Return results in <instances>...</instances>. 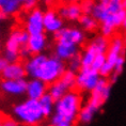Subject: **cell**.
<instances>
[{
    "instance_id": "38",
    "label": "cell",
    "mask_w": 126,
    "mask_h": 126,
    "mask_svg": "<svg viewBox=\"0 0 126 126\" xmlns=\"http://www.w3.org/2000/svg\"><path fill=\"white\" fill-rule=\"evenodd\" d=\"M99 2H102V3H107V2H109L110 0H98Z\"/></svg>"
},
{
    "instance_id": "36",
    "label": "cell",
    "mask_w": 126,
    "mask_h": 126,
    "mask_svg": "<svg viewBox=\"0 0 126 126\" xmlns=\"http://www.w3.org/2000/svg\"><path fill=\"white\" fill-rule=\"evenodd\" d=\"M4 116L5 115H3V114H2V112L0 111V125H2V120H3Z\"/></svg>"
},
{
    "instance_id": "24",
    "label": "cell",
    "mask_w": 126,
    "mask_h": 126,
    "mask_svg": "<svg viewBox=\"0 0 126 126\" xmlns=\"http://www.w3.org/2000/svg\"><path fill=\"white\" fill-rule=\"evenodd\" d=\"M125 49V40L122 36H114L109 43V48L108 50L119 52V53H124Z\"/></svg>"
},
{
    "instance_id": "20",
    "label": "cell",
    "mask_w": 126,
    "mask_h": 126,
    "mask_svg": "<svg viewBox=\"0 0 126 126\" xmlns=\"http://www.w3.org/2000/svg\"><path fill=\"white\" fill-rule=\"evenodd\" d=\"M78 21L81 29L87 32H93L98 28V20L93 17L92 14H82Z\"/></svg>"
},
{
    "instance_id": "9",
    "label": "cell",
    "mask_w": 126,
    "mask_h": 126,
    "mask_svg": "<svg viewBox=\"0 0 126 126\" xmlns=\"http://www.w3.org/2000/svg\"><path fill=\"white\" fill-rule=\"evenodd\" d=\"M26 30L29 34L42 33L44 29V13L40 9H33L26 19Z\"/></svg>"
},
{
    "instance_id": "12",
    "label": "cell",
    "mask_w": 126,
    "mask_h": 126,
    "mask_svg": "<svg viewBox=\"0 0 126 126\" xmlns=\"http://www.w3.org/2000/svg\"><path fill=\"white\" fill-rule=\"evenodd\" d=\"M58 12L63 19L68 21H78L83 14L80 4H78L77 2H67L60 7Z\"/></svg>"
},
{
    "instance_id": "29",
    "label": "cell",
    "mask_w": 126,
    "mask_h": 126,
    "mask_svg": "<svg viewBox=\"0 0 126 126\" xmlns=\"http://www.w3.org/2000/svg\"><path fill=\"white\" fill-rule=\"evenodd\" d=\"M37 1H39V0H26V1L23 3V7H24L25 10L31 11V10H33V9H35Z\"/></svg>"
},
{
    "instance_id": "6",
    "label": "cell",
    "mask_w": 126,
    "mask_h": 126,
    "mask_svg": "<svg viewBox=\"0 0 126 126\" xmlns=\"http://www.w3.org/2000/svg\"><path fill=\"white\" fill-rule=\"evenodd\" d=\"M98 71L93 67H83L78 72L76 77V88L82 92H91L100 79Z\"/></svg>"
},
{
    "instance_id": "4",
    "label": "cell",
    "mask_w": 126,
    "mask_h": 126,
    "mask_svg": "<svg viewBox=\"0 0 126 126\" xmlns=\"http://www.w3.org/2000/svg\"><path fill=\"white\" fill-rule=\"evenodd\" d=\"M13 113L17 121L25 125H39L45 119L39 99L29 97L27 100L15 106Z\"/></svg>"
},
{
    "instance_id": "37",
    "label": "cell",
    "mask_w": 126,
    "mask_h": 126,
    "mask_svg": "<svg viewBox=\"0 0 126 126\" xmlns=\"http://www.w3.org/2000/svg\"><path fill=\"white\" fill-rule=\"evenodd\" d=\"M63 1H65V2H77V1H79V0H63Z\"/></svg>"
},
{
    "instance_id": "15",
    "label": "cell",
    "mask_w": 126,
    "mask_h": 126,
    "mask_svg": "<svg viewBox=\"0 0 126 126\" xmlns=\"http://www.w3.org/2000/svg\"><path fill=\"white\" fill-rule=\"evenodd\" d=\"M78 53V45L66 42H57L55 47V56L63 61H68Z\"/></svg>"
},
{
    "instance_id": "41",
    "label": "cell",
    "mask_w": 126,
    "mask_h": 126,
    "mask_svg": "<svg viewBox=\"0 0 126 126\" xmlns=\"http://www.w3.org/2000/svg\"><path fill=\"white\" fill-rule=\"evenodd\" d=\"M0 50H1V42H0Z\"/></svg>"
},
{
    "instance_id": "16",
    "label": "cell",
    "mask_w": 126,
    "mask_h": 126,
    "mask_svg": "<svg viewBox=\"0 0 126 126\" xmlns=\"http://www.w3.org/2000/svg\"><path fill=\"white\" fill-rule=\"evenodd\" d=\"M47 46V37L42 33H36V34H30L29 40L27 43V47L29 48L31 55H36V53H42L45 50Z\"/></svg>"
},
{
    "instance_id": "22",
    "label": "cell",
    "mask_w": 126,
    "mask_h": 126,
    "mask_svg": "<svg viewBox=\"0 0 126 126\" xmlns=\"http://www.w3.org/2000/svg\"><path fill=\"white\" fill-rule=\"evenodd\" d=\"M109 43L110 42L108 41V37L104 35H99V36H96L93 41H91L89 45L95 50L96 53H106L109 48Z\"/></svg>"
},
{
    "instance_id": "18",
    "label": "cell",
    "mask_w": 126,
    "mask_h": 126,
    "mask_svg": "<svg viewBox=\"0 0 126 126\" xmlns=\"http://www.w3.org/2000/svg\"><path fill=\"white\" fill-rule=\"evenodd\" d=\"M41 108L43 110L44 116L45 118H49L52 115V113L55 112V103L56 100L52 98V96L50 95L48 92H46L44 95L39 99Z\"/></svg>"
},
{
    "instance_id": "34",
    "label": "cell",
    "mask_w": 126,
    "mask_h": 126,
    "mask_svg": "<svg viewBox=\"0 0 126 126\" xmlns=\"http://www.w3.org/2000/svg\"><path fill=\"white\" fill-rule=\"evenodd\" d=\"M121 27H122V29L124 30V32H126V16L124 17V19H123V23L121 25Z\"/></svg>"
},
{
    "instance_id": "32",
    "label": "cell",
    "mask_w": 126,
    "mask_h": 126,
    "mask_svg": "<svg viewBox=\"0 0 126 126\" xmlns=\"http://www.w3.org/2000/svg\"><path fill=\"white\" fill-rule=\"evenodd\" d=\"M8 63L9 62L3 58V57H2V58H0V76H1V72H2V70H3V67L8 64Z\"/></svg>"
},
{
    "instance_id": "40",
    "label": "cell",
    "mask_w": 126,
    "mask_h": 126,
    "mask_svg": "<svg viewBox=\"0 0 126 126\" xmlns=\"http://www.w3.org/2000/svg\"><path fill=\"white\" fill-rule=\"evenodd\" d=\"M25 1H26V0H19V2H20V3H21V4H23V3H24V2H25Z\"/></svg>"
},
{
    "instance_id": "35",
    "label": "cell",
    "mask_w": 126,
    "mask_h": 126,
    "mask_svg": "<svg viewBox=\"0 0 126 126\" xmlns=\"http://www.w3.org/2000/svg\"><path fill=\"white\" fill-rule=\"evenodd\" d=\"M121 3H122V8L126 11V0H121Z\"/></svg>"
},
{
    "instance_id": "28",
    "label": "cell",
    "mask_w": 126,
    "mask_h": 126,
    "mask_svg": "<svg viewBox=\"0 0 126 126\" xmlns=\"http://www.w3.org/2000/svg\"><path fill=\"white\" fill-rule=\"evenodd\" d=\"M3 58L7 60L9 63L11 62H17L19 57V52H15V51H9V50H4L3 52Z\"/></svg>"
},
{
    "instance_id": "19",
    "label": "cell",
    "mask_w": 126,
    "mask_h": 126,
    "mask_svg": "<svg viewBox=\"0 0 126 126\" xmlns=\"http://www.w3.org/2000/svg\"><path fill=\"white\" fill-rule=\"evenodd\" d=\"M98 111L97 109H95L94 107H92L90 104L87 103L86 106L81 107L79 113H78V120L77 121L80 124H89L92 122V120L94 118V115L96 114V112Z\"/></svg>"
},
{
    "instance_id": "33",
    "label": "cell",
    "mask_w": 126,
    "mask_h": 126,
    "mask_svg": "<svg viewBox=\"0 0 126 126\" xmlns=\"http://www.w3.org/2000/svg\"><path fill=\"white\" fill-rule=\"evenodd\" d=\"M8 16H9L8 14H5L3 11H1V10H0V21L5 20V19H7V18H8Z\"/></svg>"
},
{
    "instance_id": "10",
    "label": "cell",
    "mask_w": 126,
    "mask_h": 126,
    "mask_svg": "<svg viewBox=\"0 0 126 126\" xmlns=\"http://www.w3.org/2000/svg\"><path fill=\"white\" fill-rule=\"evenodd\" d=\"M0 89L2 92L11 95H21L26 93L27 81L25 78L21 79H2L0 81Z\"/></svg>"
},
{
    "instance_id": "13",
    "label": "cell",
    "mask_w": 126,
    "mask_h": 126,
    "mask_svg": "<svg viewBox=\"0 0 126 126\" xmlns=\"http://www.w3.org/2000/svg\"><path fill=\"white\" fill-rule=\"evenodd\" d=\"M27 75L25 65L19 62H11L8 63L1 72L2 79H21Z\"/></svg>"
},
{
    "instance_id": "23",
    "label": "cell",
    "mask_w": 126,
    "mask_h": 126,
    "mask_svg": "<svg viewBox=\"0 0 126 126\" xmlns=\"http://www.w3.org/2000/svg\"><path fill=\"white\" fill-rule=\"evenodd\" d=\"M97 55L96 51L94 50L90 45L87 46V48L84 49L83 53L81 55V68L83 67H91L92 66L93 60Z\"/></svg>"
},
{
    "instance_id": "3",
    "label": "cell",
    "mask_w": 126,
    "mask_h": 126,
    "mask_svg": "<svg viewBox=\"0 0 126 126\" xmlns=\"http://www.w3.org/2000/svg\"><path fill=\"white\" fill-rule=\"evenodd\" d=\"M91 14L98 20V23L115 30L121 27L123 19L126 16V11L122 8L121 0H110L107 3L99 2L95 4Z\"/></svg>"
},
{
    "instance_id": "26",
    "label": "cell",
    "mask_w": 126,
    "mask_h": 126,
    "mask_svg": "<svg viewBox=\"0 0 126 126\" xmlns=\"http://www.w3.org/2000/svg\"><path fill=\"white\" fill-rule=\"evenodd\" d=\"M105 62H106V53H97L93 60L91 67H93L94 70L99 72V70L103 67V65L105 64Z\"/></svg>"
},
{
    "instance_id": "2",
    "label": "cell",
    "mask_w": 126,
    "mask_h": 126,
    "mask_svg": "<svg viewBox=\"0 0 126 126\" xmlns=\"http://www.w3.org/2000/svg\"><path fill=\"white\" fill-rule=\"evenodd\" d=\"M82 97L79 92L71 90L60 97L55 103V113L50 118V124L53 126H71L78 120V113L81 109Z\"/></svg>"
},
{
    "instance_id": "1",
    "label": "cell",
    "mask_w": 126,
    "mask_h": 126,
    "mask_svg": "<svg viewBox=\"0 0 126 126\" xmlns=\"http://www.w3.org/2000/svg\"><path fill=\"white\" fill-rule=\"evenodd\" d=\"M24 65L30 78H39L48 86L58 80L66 70L65 61L57 56L47 57L43 53L30 56Z\"/></svg>"
},
{
    "instance_id": "11",
    "label": "cell",
    "mask_w": 126,
    "mask_h": 126,
    "mask_svg": "<svg viewBox=\"0 0 126 126\" xmlns=\"http://www.w3.org/2000/svg\"><path fill=\"white\" fill-rule=\"evenodd\" d=\"M63 18L59 12L55 10H48L44 13V29L47 32L56 33L63 28Z\"/></svg>"
},
{
    "instance_id": "21",
    "label": "cell",
    "mask_w": 126,
    "mask_h": 126,
    "mask_svg": "<svg viewBox=\"0 0 126 126\" xmlns=\"http://www.w3.org/2000/svg\"><path fill=\"white\" fill-rule=\"evenodd\" d=\"M21 3L19 0H0V10L8 15H13L19 11Z\"/></svg>"
},
{
    "instance_id": "31",
    "label": "cell",
    "mask_w": 126,
    "mask_h": 126,
    "mask_svg": "<svg viewBox=\"0 0 126 126\" xmlns=\"http://www.w3.org/2000/svg\"><path fill=\"white\" fill-rule=\"evenodd\" d=\"M30 56H32V55H31V52H30L29 48L27 47V45H25V46L21 47L20 50H19V57H20V58H23V59H28Z\"/></svg>"
},
{
    "instance_id": "39",
    "label": "cell",
    "mask_w": 126,
    "mask_h": 126,
    "mask_svg": "<svg viewBox=\"0 0 126 126\" xmlns=\"http://www.w3.org/2000/svg\"><path fill=\"white\" fill-rule=\"evenodd\" d=\"M45 3L46 4H50L51 3V0H45Z\"/></svg>"
},
{
    "instance_id": "25",
    "label": "cell",
    "mask_w": 126,
    "mask_h": 126,
    "mask_svg": "<svg viewBox=\"0 0 126 126\" xmlns=\"http://www.w3.org/2000/svg\"><path fill=\"white\" fill-rule=\"evenodd\" d=\"M67 67L68 70L73 72H79L81 70V55L77 53L76 56H74L73 58H71L67 61Z\"/></svg>"
},
{
    "instance_id": "7",
    "label": "cell",
    "mask_w": 126,
    "mask_h": 126,
    "mask_svg": "<svg viewBox=\"0 0 126 126\" xmlns=\"http://www.w3.org/2000/svg\"><path fill=\"white\" fill-rule=\"evenodd\" d=\"M53 34H55L56 42H66L78 46L81 45L86 39L83 30L75 27H63Z\"/></svg>"
},
{
    "instance_id": "5",
    "label": "cell",
    "mask_w": 126,
    "mask_h": 126,
    "mask_svg": "<svg viewBox=\"0 0 126 126\" xmlns=\"http://www.w3.org/2000/svg\"><path fill=\"white\" fill-rule=\"evenodd\" d=\"M111 86L112 83L107 77H100L96 87L91 91L88 104H90L92 107L98 110L109 98L110 92H111Z\"/></svg>"
},
{
    "instance_id": "17",
    "label": "cell",
    "mask_w": 126,
    "mask_h": 126,
    "mask_svg": "<svg viewBox=\"0 0 126 126\" xmlns=\"http://www.w3.org/2000/svg\"><path fill=\"white\" fill-rule=\"evenodd\" d=\"M68 91H71L70 88L66 86V83L61 78H59L55 82L49 84V88H48V93L52 96V98L55 100H58L60 97H62Z\"/></svg>"
},
{
    "instance_id": "27",
    "label": "cell",
    "mask_w": 126,
    "mask_h": 126,
    "mask_svg": "<svg viewBox=\"0 0 126 126\" xmlns=\"http://www.w3.org/2000/svg\"><path fill=\"white\" fill-rule=\"evenodd\" d=\"M94 5H95V3H94L93 0H82L80 7L82 9L83 14H91Z\"/></svg>"
},
{
    "instance_id": "14",
    "label": "cell",
    "mask_w": 126,
    "mask_h": 126,
    "mask_svg": "<svg viewBox=\"0 0 126 126\" xmlns=\"http://www.w3.org/2000/svg\"><path fill=\"white\" fill-rule=\"evenodd\" d=\"M47 86L48 84L44 82L43 80L39 79V78H32L30 81L27 82L26 93L29 98L40 99L48 90Z\"/></svg>"
},
{
    "instance_id": "30",
    "label": "cell",
    "mask_w": 126,
    "mask_h": 126,
    "mask_svg": "<svg viewBox=\"0 0 126 126\" xmlns=\"http://www.w3.org/2000/svg\"><path fill=\"white\" fill-rule=\"evenodd\" d=\"M2 125L3 126H16V125H18V122L13 118L4 116L3 120H2Z\"/></svg>"
},
{
    "instance_id": "8",
    "label": "cell",
    "mask_w": 126,
    "mask_h": 126,
    "mask_svg": "<svg viewBox=\"0 0 126 126\" xmlns=\"http://www.w3.org/2000/svg\"><path fill=\"white\" fill-rule=\"evenodd\" d=\"M29 35L30 34L27 32V30H23V29L13 30L11 32L10 36H9V39L7 40V42H5L4 50L19 52L21 47L27 45Z\"/></svg>"
}]
</instances>
